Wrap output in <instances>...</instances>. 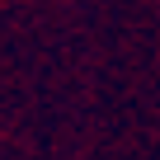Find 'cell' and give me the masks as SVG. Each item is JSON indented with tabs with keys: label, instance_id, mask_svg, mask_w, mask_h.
<instances>
[]
</instances>
